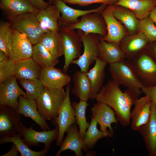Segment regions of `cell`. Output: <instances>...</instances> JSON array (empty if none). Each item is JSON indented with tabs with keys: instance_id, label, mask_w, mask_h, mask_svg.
I'll return each instance as SVG.
<instances>
[{
	"instance_id": "7c38bea8",
	"label": "cell",
	"mask_w": 156,
	"mask_h": 156,
	"mask_svg": "<svg viewBox=\"0 0 156 156\" xmlns=\"http://www.w3.org/2000/svg\"><path fill=\"white\" fill-rule=\"evenodd\" d=\"M21 115L8 106H0V137L17 134L22 123Z\"/></svg>"
},
{
	"instance_id": "bcb514c9",
	"label": "cell",
	"mask_w": 156,
	"mask_h": 156,
	"mask_svg": "<svg viewBox=\"0 0 156 156\" xmlns=\"http://www.w3.org/2000/svg\"><path fill=\"white\" fill-rule=\"evenodd\" d=\"M9 57L5 53L2 51L0 50V62L6 59Z\"/></svg>"
},
{
	"instance_id": "e575fe53",
	"label": "cell",
	"mask_w": 156,
	"mask_h": 156,
	"mask_svg": "<svg viewBox=\"0 0 156 156\" xmlns=\"http://www.w3.org/2000/svg\"><path fill=\"white\" fill-rule=\"evenodd\" d=\"M72 105L75 111L76 123L79 128V132L81 138L83 140L86 130L90 123L87 122L86 117V111L89 104L87 101H79V102H73Z\"/></svg>"
},
{
	"instance_id": "7dc6e473",
	"label": "cell",
	"mask_w": 156,
	"mask_h": 156,
	"mask_svg": "<svg viewBox=\"0 0 156 156\" xmlns=\"http://www.w3.org/2000/svg\"><path fill=\"white\" fill-rule=\"evenodd\" d=\"M48 3L49 4V5H51L53 4V3L54 0H48Z\"/></svg>"
},
{
	"instance_id": "d4e9b609",
	"label": "cell",
	"mask_w": 156,
	"mask_h": 156,
	"mask_svg": "<svg viewBox=\"0 0 156 156\" xmlns=\"http://www.w3.org/2000/svg\"><path fill=\"white\" fill-rule=\"evenodd\" d=\"M0 8L7 18L28 13L36 15L40 10L33 6L29 0H0Z\"/></svg>"
},
{
	"instance_id": "8d00e7d4",
	"label": "cell",
	"mask_w": 156,
	"mask_h": 156,
	"mask_svg": "<svg viewBox=\"0 0 156 156\" xmlns=\"http://www.w3.org/2000/svg\"><path fill=\"white\" fill-rule=\"evenodd\" d=\"M12 28L9 22H1L0 24V50L9 57L10 42Z\"/></svg>"
},
{
	"instance_id": "d6a6232c",
	"label": "cell",
	"mask_w": 156,
	"mask_h": 156,
	"mask_svg": "<svg viewBox=\"0 0 156 156\" xmlns=\"http://www.w3.org/2000/svg\"><path fill=\"white\" fill-rule=\"evenodd\" d=\"M32 57L35 62L42 68L54 67L59 63L58 59L54 57L49 51L39 42L33 47Z\"/></svg>"
},
{
	"instance_id": "4dcf8cb0",
	"label": "cell",
	"mask_w": 156,
	"mask_h": 156,
	"mask_svg": "<svg viewBox=\"0 0 156 156\" xmlns=\"http://www.w3.org/2000/svg\"><path fill=\"white\" fill-rule=\"evenodd\" d=\"M114 5L130 9L141 20L149 16L151 10L156 7V0H118Z\"/></svg>"
},
{
	"instance_id": "30bf717a",
	"label": "cell",
	"mask_w": 156,
	"mask_h": 156,
	"mask_svg": "<svg viewBox=\"0 0 156 156\" xmlns=\"http://www.w3.org/2000/svg\"><path fill=\"white\" fill-rule=\"evenodd\" d=\"M79 21L76 23L66 26L68 28L80 29L86 34H96L102 38L107 34L105 20L101 13L94 12L82 16Z\"/></svg>"
},
{
	"instance_id": "5bb4252c",
	"label": "cell",
	"mask_w": 156,
	"mask_h": 156,
	"mask_svg": "<svg viewBox=\"0 0 156 156\" xmlns=\"http://www.w3.org/2000/svg\"><path fill=\"white\" fill-rule=\"evenodd\" d=\"M91 118L99 124V130L113 135L114 130L111 124L115 123L118 125V122L114 110L105 104L97 101L91 108Z\"/></svg>"
},
{
	"instance_id": "5b68a950",
	"label": "cell",
	"mask_w": 156,
	"mask_h": 156,
	"mask_svg": "<svg viewBox=\"0 0 156 156\" xmlns=\"http://www.w3.org/2000/svg\"><path fill=\"white\" fill-rule=\"evenodd\" d=\"M8 19L12 28L25 34L34 45L38 42L40 36L45 32L34 14L26 13Z\"/></svg>"
},
{
	"instance_id": "f1b7e54d",
	"label": "cell",
	"mask_w": 156,
	"mask_h": 156,
	"mask_svg": "<svg viewBox=\"0 0 156 156\" xmlns=\"http://www.w3.org/2000/svg\"><path fill=\"white\" fill-rule=\"evenodd\" d=\"M42 68L31 57L15 63L14 75L19 80L39 78Z\"/></svg>"
},
{
	"instance_id": "9c48e42d",
	"label": "cell",
	"mask_w": 156,
	"mask_h": 156,
	"mask_svg": "<svg viewBox=\"0 0 156 156\" xmlns=\"http://www.w3.org/2000/svg\"><path fill=\"white\" fill-rule=\"evenodd\" d=\"M34 125L27 128L23 123L21 124L18 133L23 137V140L29 147L32 146H39V143L45 145V147L50 150L53 141L57 140L59 132L58 126H55L53 130H43L41 132L36 131L33 129Z\"/></svg>"
},
{
	"instance_id": "1f68e13d",
	"label": "cell",
	"mask_w": 156,
	"mask_h": 156,
	"mask_svg": "<svg viewBox=\"0 0 156 156\" xmlns=\"http://www.w3.org/2000/svg\"><path fill=\"white\" fill-rule=\"evenodd\" d=\"M21 136L19 133L11 137H3L0 138V144L12 142L18 148L21 156H44L48 153L49 150L44 147L39 151H34L31 150L25 143Z\"/></svg>"
},
{
	"instance_id": "60d3db41",
	"label": "cell",
	"mask_w": 156,
	"mask_h": 156,
	"mask_svg": "<svg viewBox=\"0 0 156 156\" xmlns=\"http://www.w3.org/2000/svg\"><path fill=\"white\" fill-rule=\"evenodd\" d=\"M141 90L142 92L148 96L156 106V86L150 88L143 87Z\"/></svg>"
},
{
	"instance_id": "9a60e30c",
	"label": "cell",
	"mask_w": 156,
	"mask_h": 156,
	"mask_svg": "<svg viewBox=\"0 0 156 156\" xmlns=\"http://www.w3.org/2000/svg\"><path fill=\"white\" fill-rule=\"evenodd\" d=\"M14 75L0 83V105L8 106L17 110L19 106V96H26V92L19 87Z\"/></svg>"
},
{
	"instance_id": "836d02e7",
	"label": "cell",
	"mask_w": 156,
	"mask_h": 156,
	"mask_svg": "<svg viewBox=\"0 0 156 156\" xmlns=\"http://www.w3.org/2000/svg\"><path fill=\"white\" fill-rule=\"evenodd\" d=\"M97 124L94 120L91 118L90 125L85 133L83 141L88 149L92 148L99 140L107 136L111 137L113 136L110 133L99 130L97 128Z\"/></svg>"
},
{
	"instance_id": "2e32d148",
	"label": "cell",
	"mask_w": 156,
	"mask_h": 156,
	"mask_svg": "<svg viewBox=\"0 0 156 156\" xmlns=\"http://www.w3.org/2000/svg\"><path fill=\"white\" fill-rule=\"evenodd\" d=\"M55 5L62 14L58 21L60 27L67 26L79 22L78 18L89 13L96 12L101 13L107 5L101 4L98 8L88 10L75 9L67 5L62 0H54L53 4Z\"/></svg>"
},
{
	"instance_id": "ffe728a7",
	"label": "cell",
	"mask_w": 156,
	"mask_h": 156,
	"mask_svg": "<svg viewBox=\"0 0 156 156\" xmlns=\"http://www.w3.org/2000/svg\"><path fill=\"white\" fill-rule=\"evenodd\" d=\"M142 135L150 156H156V106L151 101L148 122L138 131Z\"/></svg>"
},
{
	"instance_id": "484cf974",
	"label": "cell",
	"mask_w": 156,
	"mask_h": 156,
	"mask_svg": "<svg viewBox=\"0 0 156 156\" xmlns=\"http://www.w3.org/2000/svg\"><path fill=\"white\" fill-rule=\"evenodd\" d=\"M107 64L98 57L94 66L87 73L91 83L90 99L91 100L95 99L96 96L103 86L105 77V68Z\"/></svg>"
},
{
	"instance_id": "f35d334b",
	"label": "cell",
	"mask_w": 156,
	"mask_h": 156,
	"mask_svg": "<svg viewBox=\"0 0 156 156\" xmlns=\"http://www.w3.org/2000/svg\"><path fill=\"white\" fill-rule=\"evenodd\" d=\"M15 63L9 57L0 62V83L14 75Z\"/></svg>"
},
{
	"instance_id": "7bdbcfd3",
	"label": "cell",
	"mask_w": 156,
	"mask_h": 156,
	"mask_svg": "<svg viewBox=\"0 0 156 156\" xmlns=\"http://www.w3.org/2000/svg\"><path fill=\"white\" fill-rule=\"evenodd\" d=\"M146 49L156 62V41L149 43Z\"/></svg>"
},
{
	"instance_id": "8992f818",
	"label": "cell",
	"mask_w": 156,
	"mask_h": 156,
	"mask_svg": "<svg viewBox=\"0 0 156 156\" xmlns=\"http://www.w3.org/2000/svg\"><path fill=\"white\" fill-rule=\"evenodd\" d=\"M77 32L81 37L83 52L79 57L73 60L71 64L77 65L80 71L87 73L90 66L95 62L98 57L99 35L96 34H86L78 29H77Z\"/></svg>"
},
{
	"instance_id": "b9f144b4",
	"label": "cell",
	"mask_w": 156,
	"mask_h": 156,
	"mask_svg": "<svg viewBox=\"0 0 156 156\" xmlns=\"http://www.w3.org/2000/svg\"><path fill=\"white\" fill-rule=\"evenodd\" d=\"M31 5L36 9L41 10L48 7L50 5L48 2L43 0H29Z\"/></svg>"
},
{
	"instance_id": "74e56055",
	"label": "cell",
	"mask_w": 156,
	"mask_h": 156,
	"mask_svg": "<svg viewBox=\"0 0 156 156\" xmlns=\"http://www.w3.org/2000/svg\"><path fill=\"white\" fill-rule=\"evenodd\" d=\"M138 31L142 32L150 43L156 41V27L149 16L140 20Z\"/></svg>"
},
{
	"instance_id": "ac0fdd59",
	"label": "cell",
	"mask_w": 156,
	"mask_h": 156,
	"mask_svg": "<svg viewBox=\"0 0 156 156\" xmlns=\"http://www.w3.org/2000/svg\"><path fill=\"white\" fill-rule=\"evenodd\" d=\"M39 78L44 87L52 89L63 88L71 80L70 76L53 66L42 68Z\"/></svg>"
},
{
	"instance_id": "ba28073f",
	"label": "cell",
	"mask_w": 156,
	"mask_h": 156,
	"mask_svg": "<svg viewBox=\"0 0 156 156\" xmlns=\"http://www.w3.org/2000/svg\"><path fill=\"white\" fill-rule=\"evenodd\" d=\"M70 86L69 84L66 85V96L60 108L58 116L54 120L51 121L54 125L59 127V135L55 143L57 146H61L67 129L71 125L77 123L75 109L71 104L70 98Z\"/></svg>"
},
{
	"instance_id": "7402d4cb",
	"label": "cell",
	"mask_w": 156,
	"mask_h": 156,
	"mask_svg": "<svg viewBox=\"0 0 156 156\" xmlns=\"http://www.w3.org/2000/svg\"><path fill=\"white\" fill-rule=\"evenodd\" d=\"M18 99L19 106L16 111L19 114L31 118L43 130L50 129L49 124L38 111L35 100L29 99L22 95L19 96Z\"/></svg>"
},
{
	"instance_id": "d590c367",
	"label": "cell",
	"mask_w": 156,
	"mask_h": 156,
	"mask_svg": "<svg viewBox=\"0 0 156 156\" xmlns=\"http://www.w3.org/2000/svg\"><path fill=\"white\" fill-rule=\"evenodd\" d=\"M21 86L26 90L27 98L36 100L44 88L39 78L19 80Z\"/></svg>"
},
{
	"instance_id": "3957f363",
	"label": "cell",
	"mask_w": 156,
	"mask_h": 156,
	"mask_svg": "<svg viewBox=\"0 0 156 156\" xmlns=\"http://www.w3.org/2000/svg\"><path fill=\"white\" fill-rule=\"evenodd\" d=\"M127 60L143 87L156 86V62L146 49Z\"/></svg>"
},
{
	"instance_id": "7a4b0ae2",
	"label": "cell",
	"mask_w": 156,
	"mask_h": 156,
	"mask_svg": "<svg viewBox=\"0 0 156 156\" xmlns=\"http://www.w3.org/2000/svg\"><path fill=\"white\" fill-rule=\"evenodd\" d=\"M66 95L63 88L56 89L44 87L35 100L38 111L44 118L52 121L56 118Z\"/></svg>"
},
{
	"instance_id": "f546056e",
	"label": "cell",
	"mask_w": 156,
	"mask_h": 156,
	"mask_svg": "<svg viewBox=\"0 0 156 156\" xmlns=\"http://www.w3.org/2000/svg\"><path fill=\"white\" fill-rule=\"evenodd\" d=\"M87 73L77 70L73 75L71 92L79 101L87 102L90 99L91 86Z\"/></svg>"
},
{
	"instance_id": "44dd1931",
	"label": "cell",
	"mask_w": 156,
	"mask_h": 156,
	"mask_svg": "<svg viewBox=\"0 0 156 156\" xmlns=\"http://www.w3.org/2000/svg\"><path fill=\"white\" fill-rule=\"evenodd\" d=\"M151 101L146 95L136 101L130 115L131 128L133 130L138 131L141 126L148 122L151 114Z\"/></svg>"
},
{
	"instance_id": "277c9868",
	"label": "cell",
	"mask_w": 156,
	"mask_h": 156,
	"mask_svg": "<svg viewBox=\"0 0 156 156\" xmlns=\"http://www.w3.org/2000/svg\"><path fill=\"white\" fill-rule=\"evenodd\" d=\"M109 70L113 79L140 96L143 86L136 76L129 62L124 59L109 65Z\"/></svg>"
},
{
	"instance_id": "f6af8a7d",
	"label": "cell",
	"mask_w": 156,
	"mask_h": 156,
	"mask_svg": "<svg viewBox=\"0 0 156 156\" xmlns=\"http://www.w3.org/2000/svg\"><path fill=\"white\" fill-rule=\"evenodd\" d=\"M149 16L156 25V7H154L151 10Z\"/></svg>"
},
{
	"instance_id": "e0dca14e",
	"label": "cell",
	"mask_w": 156,
	"mask_h": 156,
	"mask_svg": "<svg viewBox=\"0 0 156 156\" xmlns=\"http://www.w3.org/2000/svg\"><path fill=\"white\" fill-rule=\"evenodd\" d=\"M149 42L141 31L133 34L125 36L121 40L120 46L125 56L129 60L145 50Z\"/></svg>"
},
{
	"instance_id": "ee69618b",
	"label": "cell",
	"mask_w": 156,
	"mask_h": 156,
	"mask_svg": "<svg viewBox=\"0 0 156 156\" xmlns=\"http://www.w3.org/2000/svg\"><path fill=\"white\" fill-rule=\"evenodd\" d=\"M12 148L10 150L6 153L2 155L1 156H18L19 151L16 146L13 143L12 145Z\"/></svg>"
},
{
	"instance_id": "ab89813d",
	"label": "cell",
	"mask_w": 156,
	"mask_h": 156,
	"mask_svg": "<svg viewBox=\"0 0 156 156\" xmlns=\"http://www.w3.org/2000/svg\"><path fill=\"white\" fill-rule=\"evenodd\" d=\"M66 3L77 5L80 6H88L92 4L101 3L106 5H114L118 0H62Z\"/></svg>"
},
{
	"instance_id": "52a82bcc",
	"label": "cell",
	"mask_w": 156,
	"mask_h": 156,
	"mask_svg": "<svg viewBox=\"0 0 156 156\" xmlns=\"http://www.w3.org/2000/svg\"><path fill=\"white\" fill-rule=\"evenodd\" d=\"M60 27V31L64 41V63L63 72L66 74L72 62L81 55L82 41L80 36L75 29L65 26Z\"/></svg>"
},
{
	"instance_id": "603a6c76",
	"label": "cell",
	"mask_w": 156,
	"mask_h": 156,
	"mask_svg": "<svg viewBox=\"0 0 156 156\" xmlns=\"http://www.w3.org/2000/svg\"><path fill=\"white\" fill-rule=\"evenodd\" d=\"M60 12L53 4L47 8L39 10L36 15L42 29L45 32H56L60 31L58 23Z\"/></svg>"
},
{
	"instance_id": "4fadbf2b",
	"label": "cell",
	"mask_w": 156,
	"mask_h": 156,
	"mask_svg": "<svg viewBox=\"0 0 156 156\" xmlns=\"http://www.w3.org/2000/svg\"><path fill=\"white\" fill-rule=\"evenodd\" d=\"M113 8L114 5H107L101 13L105 20L107 30L106 36L102 38L107 42H115L119 45L122 38L129 33L125 26L114 16Z\"/></svg>"
},
{
	"instance_id": "83f0119b",
	"label": "cell",
	"mask_w": 156,
	"mask_h": 156,
	"mask_svg": "<svg viewBox=\"0 0 156 156\" xmlns=\"http://www.w3.org/2000/svg\"><path fill=\"white\" fill-rule=\"evenodd\" d=\"M113 13L126 28L129 34L133 35L138 32L140 20L132 10L121 5H114Z\"/></svg>"
},
{
	"instance_id": "4316f807",
	"label": "cell",
	"mask_w": 156,
	"mask_h": 156,
	"mask_svg": "<svg viewBox=\"0 0 156 156\" xmlns=\"http://www.w3.org/2000/svg\"><path fill=\"white\" fill-rule=\"evenodd\" d=\"M38 42L42 44L55 58L64 55V41L60 31L44 32Z\"/></svg>"
},
{
	"instance_id": "6da1fadb",
	"label": "cell",
	"mask_w": 156,
	"mask_h": 156,
	"mask_svg": "<svg viewBox=\"0 0 156 156\" xmlns=\"http://www.w3.org/2000/svg\"><path fill=\"white\" fill-rule=\"evenodd\" d=\"M139 96L129 88L122 92L119 85L112 79L102 87L95 99L112 108L118 121L126 127L130 124L131 108Z\"/></svg>"
},
{
	"instance_id": "8fae6325",
	"label": "cell",
	"mask_w": 156,
	"mask_h": 156,
	"mask_svg": "<svg viewBox=\"0 0 156 156\" xmlns=\"http://www.w3.org/2000/svg\"><path fill=\"white\" fill-rule=\"evenodd\" d=\"M33 44L25 34L12 28L9 58L15 63L32 57Z\"/></svg>"
},
{
	"instance_id": "d6986e66",
	"label": "cell",
	"mask_w": 156,
	"mask_h": 156,
	"mask_svg": "<svg viewBox=\"0 0 156 156\" xmlns=\"http://www.w3.org/2000/svg\"><path fill=\"white\" fill-rule=\"evenodd\" d=\"M66 132L67 135L55 156H60L62 152L67 150L73 151L76 156H83L82 149L84 152H88V149L79 135L77 123L70 125Z\"/></svg>"
},
{
	"instance_id": "cb8c5ba5",
	"label": "cell",
	"mask_w": 156,
	"mask_h": 156,
	"mask_svg": "<svg viewBox=\"0 0 156 156\" xmlns=\"http://www.w3.org/2000/svg\"><path fill=\"white\" fill-rule=\"evenodd\" d=\"M98 45V57L107 64L110 65L125 59V55L119 44L108 42L99 36Z\"/></svg>"
}]
</instances>
